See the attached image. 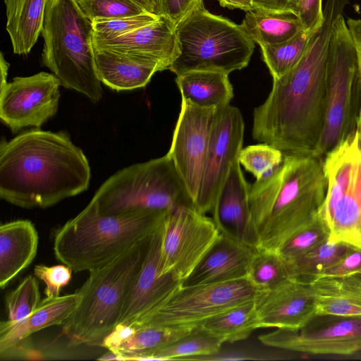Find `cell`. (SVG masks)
Wrapping results in <instances>:
<instances>
[{
  "label": "cell",
  "mask_w": 361,
  "mask_h": 361,
  "mask_svg": "<svg viewBox=\"0 0 361 361\" xmlns=\"http://www.w3.org/2000/svg\"><path fill=\"white\" fill-rule=\"evenodd\" d=\"M49 0H4L6 29L13 53L27 55L35 45L44 25Z\"/></svg>",
  "instance_id": "25"
},
{
  "label": "cell",
  "mask_w": 361,
  "mask_h": 361,
  "mask_svg": "<svg viewBox=\"0 0 361 361\" xmlns=\"http://www.w3.org/2000/svg\"><path fill=\"white\" fill-rule=\"evenodd\" d=\"M202 5H204L203 0H163L161 15L168 17L176 27Z\"/></svg>",
  "instance_id": "43"
},
{
  "label": "cell",
  "mask_w": 361,
  "mask_h": 361,
  "mask_svg": "<svg viewBox=\"0 0 361 361\" xmlns=\"http://www.w3.org/2000/svg\"><path fill=\"white\" fill-rule=\"evenodd\" d=\"M240 26L260 47L281 44L306 30L293 12L259 8L247 11Z\"/></svg>",
  "instance_id": "27"
},
{
  "label": "cell",
  "mask_w": 361,
  "mask_h": 361,
  "mask_svg": "<svg viewBox=\"0 0 361 361\" xmlns=\"http://www.w3.org/2000/svg\"><path fill=\"white\" fill-rule=\"evenodd\" d=\"M350 0H327L321 25L312 31L299 63L274 79L265 101L253 111L252 135L283 154L315 157L322 133L327 68L334 26Z\"/></svg>",
  "instance_id": "1"
},
{
  "label": "cell",
  "mask_w": 361,
  "mask_h": 361,
  "mask_svg": "<svg viewBox=\"0 0 361 361\" xmlns=\"http://www.w3.org/2000/svg\"><path fill=\"white\" fill-rule=\"evenodd\" d=\"M82 150L63 131L31 129L0 144V197L16 206L47 208L87 190Z\"/></svg>",
  "instance_id": "2"
},
{
  "label": "cell",
  "mask_w": 361,
  "mask_h": 361,
  "mask_svg": "<svg viewBox=\"0 0 361 361\" xmlns=\"http://www.w3.org/2000/svg\"><path fill=\"white\" fill-rule=\"evenodd\" d=\"M222 343L199 328L156 350L149 360H190L197 356L214 353Z\"/></svg>",
  "instance_id": "32"
},
{
  "label": "cell",
  "mask_w": 361,
  "mask_h": 361,
  "mask_svg": "<svg viewBox=\"0 0 361 361\" xmlns=\"http://www.w3.org/2000/svg\"><path fill=\"white\" fill-rule=\"evenodd\" d=\"M322 0H299L294 13L307 30L313 31L322 23Z\"/></svg>",
  "instance_id": "42"
},
{
  "label": "cell",
  "mask_w": 361,
  "mask_h": 361,
  "mask_svg": "<svg viewBox=\"0 0 361 361\" xmlns=\"http://www.w3.org/2000/svg\"><path fill=\"white\" fill-rule=\"evenodd\" d=\"M94 55L99 80L117 91L143 87L161 71L155 63L128 53L94 49Z\"/></svg>",
  "instance_id": "22"
},
{
  "label": "cell",
  "mask_w": 361,
  "mask_h": 361,
  "mask_svg": "<svg viewBox=\"0 0 361 361\" xmlns=\"http://www.w3.org/2000/svg\"><path fill=\"white\" fill-rule=\"evenodd\" d=\"M152 234L90 271L77 290L80 299L76 307L63 324L62 333L73 345L100 346L118 325L124 300L142 267Z\"/></svg>",
  "instance_id": "5"
},
{
  "label": "cell",
  "mask_w": 361,
  "mask_h": 361,
  "mask_svg": "<svg viewBox=\"0 0 361 361\" xmlns=\"http://www.w3.org/2000/svg\"><path fill=\"white\" fill-rule=\"evenodd\" d=\"M255 305L261 328L298 330L317 315L309 285L292 277L259 290Z\"/></svg>",
  "instance_id": "17"
},
{
  "label": "cell",
  "mask_w": 361,
  "mask_h": 361,
  "mask_svg": "<svg viewBox=\"0 0 361 361\" xmlns=\"http://www.w3.org/2000/svg\"><path fill=\"white\" fill-rule=\"evenodd\" d=\"M60 85L59 78L47 72L15 77L0 86L1 120L13 133L40 127L57 112Z\"/></svg>",
  "instance_id": "15"
},
{
  "label": "cell",
  "mask_w": 361,
  "mask_h": 361,
  "mask_svg": "<svg viewBox=\"0 0 361 361\" xmlns=\"http://www.w3.org/2000/svg\"><path fill=\"white\" fill-rule=\"evenodd\" d=\"M213 219L185 205L169 212L163 222L161 274H172L181 283L220 237Z\"/></svg>",
  "instance_id": "11"
},
{
  "label": "cell",
  "mask_w": 361,
  "mask_h": 361,
  "mask_svg": "<svg viewBox=\"0 0 361 361\" xmlns=\"http://www.w3.org/2000/svg\"><path fill=\"white\" fill-rule=\"evenodd\" d=\"M298 1L299 0H252L255 8L293 13Z\"/></svg>",
  "instance_id": "45"
},
{
  "label": "cell",
  "mask_w": 361,
  "mask_h": 361,
  "mask_svg": "<svg viewBox=\"0 0 361 361\" xmlns=\"http://www.w3.org/2000/svg\"><path fill=\"white\" fill-rule=\"evenodd\" d=\"M162 226L163 223L151 237L142 267L124 300L118 324L128 325L143 317L182 284L172 274H161Z\"/></svg>",
  "instance_id": "16"
},
{
  "label": "cell",
  "mask_w": 361,
  "mask_h": 361,
  "mask_svg": "<svg viewBox=\"0 0 361 361\" xmlns=\"http://www.w3.org/2000/svg\"><path fill=\"white\" fill-rule=\"evenodd\" d=\"M147 1L154 8V9L156 10L157 13L158 14H159V7H158L157 1V0H147Z\"/></svg>",
  "instance_id": "51"
},
{
  "label": "cell",
  "mask_w": 361,
  "mask_h": 361,
  "mask_svg": "<svg viewBox=\"0 0 361 361\" xmlns=\"http://www.w3.org/2000/svg\"><path fill=\"white\" fill-rule=\"evenodd\" d=\"M90 202L105 215L140 209L171 212L181 206L193 207L167 154L117 171L99 187Z\"/></svg>",
  "instance_id": "8"
},
{
  "label": "cell",
  "mask_w": 361,
  "mask_h": 361,
  "mask_svg": "<svg viewBox=\"0 0 361 361\" xmlns=\"http://www.w3.org/2000/svg\"><path fill=\"white\" fill-rule=\"evenodd\" d=\"M259 292L247 278L181 284L156 308L128 325L194 329L215 315L254 300Z\"/></svg>",
  "instance_id": "10"
},
{
  "label": "cell",
  "mask_w": 361,
  "mask_h": 361,
  "mask_svg": "<svg viewBox=\"0 0 361 361\" xmlns=\"http://www.w3.org/2000/svg\"><path fill=\"white\" fill-rule=\"evenodd\" d=\"M134 328L135 332L111 351L120 360H149L151 355L156 350L183 337L193 330L151 326Z\"/></svg>",
  "instance_id": "30"
},
{
  "label": "cell",
  "mask_w": 361,
  "mask_h": 361,
  "mask_svg": "<svg viewBox=\"0 0 361 361\" xmlns=\"http://www.w3.org/2000/svg\"><path fill=\"white\" fill-rule=\"evenodd\" d=\"M160 16L144 12L135 16L94 19L92 21V40H106L126 35L156 21Z\"/></svg>",
  "instance_id": "37"
},
{
  "label": "cell",
  "mask_w": 361,
  "mask_h": 361,
  "mask_svg": "<svg viewBox=\"0 0 361 361\" xmlns=\"http://www.w3.org/2000/svg\"><path fill=\"white\" fill-rule=\"evenodd\" d=\"M216 110L199 107L181 99L180 114L167 153L193 207L199 193Z\"/></svg>",
  "instance_id": "13"
},
{
  "label": "cell",
  "mask_w": 361,
  "mask_h": 361,
  "mask_svg": "<svg viewBox=\"0 0 361 361\" xmlns=\"http://www.w3.org/2000/svg\"><path fill=\"white\" fill-rule=\"evenodd\" d=\"M357 137H358V143L361 148V125H359L357 126Z\"/></svg>",
  "instance_id": "52"
},
{
  "label": "cell",
  "mask_w": 361,
  "mask_h": 361,
  "mask_svg": "<svg viewBox=\"0 0 361 361\" xmlns=\"http://www.w3.org/2000/svg\"><path fill=\"white\" fill-rule=\"evenodd\" d=\"M244 130L242 114L237 107L228 104L217 109L194 206L200 213L213 212L230 168L243 149Z\"/></svg>",
  "instance_id": "14"
},
{
  "label": "cell",
  "mask_w": 361,
  "mask_h": 361,
  "mask_svg": "<svg viewBox=\"0 0 361 361\" xmlns=\"http://www.w3.org/2000/svg\"><path fill=\"white\" fill-rule=\"evenodd\" d=\"M258 338L264 345L277 349L350 355L361 351V317L317 314L300 329H276Z\"/></svg>",
  "instance_id": "12"
},
{
  "label": "cell",
  "mask_w": 361,
  "mask_h": 361,
  "mask_svg": "<svg viewBox=\"0 0 361 361\" xmlns=\"http://www.w3.org/2000/svg\"><path fill=\"white\" fill-rule=\"evenodd\" d=\"M331 231L318 216L307 226L292 235L280 248L279 253L289 264L328 240Z\"/></svg>",
  "instance_id": "35"
},
{
  "label": "cell",
  "mask_w": 361,
  "mask_h": 361,
  "mask_svg": "<svg viewBox=\"0 0 361 361\" xmlns=\"http://www.w3.org/2000/svg\"><path fill=\"white\" fill-rule=\"evenodd\" d=\"M169 212L140 209L105 215L90 202L76 216L56 230L55 257L74 272L92 271L149 237Z\"/></svg>",
  "instance_id": "4"
},
{
  "label": "cell",
  "mask_w": 361,
  "mask_h": 361,
  "mask_svg": "<svg viewBox=\"0 0 361 361\" xmlns=\"http://www.w3.org/2000/svg\"><path fill=\"white\" fill-rule=\"evenodd\" d=\"M0 66H1V85H3L7 82L6 78H7L9 64L4 59V54L2 52H1Z\"/></svg>",
  "instance_id": "48"
},
{
  "label": "cell",
  "mask_w": 361,
  "mask_h": 361,
  "mask_svg": "<svg viewBox=\"0 0 361 361\" xmlns=\"http://www.w3.org/2000/svg\"><path fill=\"white\" fill-rule=\"evenodd\" d=\"M312 32L305 30L281 44L260 47L263 60L273 80L281 78L299 63Z\"/></svg>",
  "instance_id": "33"
},
{
  "label": "cell",
  "mask_w": 361,
  "mask_h": 361,
  "mask_svg": "<svg viewBox=\"0 0 361 361\" xmlns=\"http://www.w3.org/2000/svg\"><path fill=\"white\" fill-rule=\"evenodd\" d=\"M86 17L92 21L98 18H114L149 12L130 0H78Z\"/></svg>",
  "instance_id": "39"
},
{
  "label": "cell",
  "mask_w": 361,
  "mask_h": 361,
  "mask_svg": "<svg viewBox=\"0 0 361 361\" xmlns=\"http://www.w3.org/2000/svg\"><path fill=\"white\" fill-rule=\"evenodd\" d=\"M351 247L329 238L290 264L291 277L308 285L339 261Z\"/></svg>",
  "instance_id": "31"
},
{
  "label": "cell",
  "mask_w": 361,
  "mask_h": 361,
  "mask_svg": "<svg viewBox=\"0 0 361 361\" xmlns=\"http://www.w3.org/2000/svg\"><path fill=\"white\" fill-rule=\"evenodd\" d=\"M72 271L65 264L52 267L38 264L34 267L35 277L42 281L46 286L44 290L46 297L59 296L61 288L69 283Z\"/></svg>",
  "instance_id": "40"
},
{
  "label": "cell",
  "mask_w": 361,
  "mask_h": 361,
  "mask_svg": "<svg viewBox=\"0 0 361 361\" xmlns=\"http://www.w3.org/2000/svg\"><path fill=\"white\" fill-rule=\"evenodd\" d=\"M359 125H361V111H360V118H359V121H358L357 126H358Z\"/></svg>",
  "instance_id": "54"
},
{
  "label": "cell",
  "mask_w": 361,
  "mask_h": 361,
  "mask_svg": "<svg viewBox=\"0 0 361 361\" xmlns=\"http://www.w3.org/2000/svg\"><path fill=\"white\" fill-rule=\"evenodd\" d=\"M222 7L230 9H241L245 11L255 8L252 0H217Z\"/></svg>",
  "instance_id": "47"
},
{
  "label": "cell",
  "mask_w": 361,
  "mask_h": 361,
  "mask_svg": "<svg viewBox=\"0 0 361 361\" xmlns=\"http://www.w3.org/2000/svg\"><path fill=\"white\" fill-rule=\"evenodd\" d=\"M290 277V264L279 252L255 250L247 278L257 289H269Z\"/></svg>",
  "instance_id": "34"
},
{
  "label": "cell",
  "mask_w": 361,
  "mask_h": 361,
  "mask_svg": "<svg viewBox=\"0 0 361 361\" xmlns=\"http://www.w3.org/2000/svg\"><path fill=\"white\" fill-rule=\"evenodd\" d=\"M283 158L284 154L280 149L259 142L243 148L238 161L256 180H261L271 175L282 164Z\"/></svg>",
  "instance_id": "36"
},
{
  "label": "cell",
  "mask_w": 361,
  "mask_h": 361,
  "mask_svg": "<svg viewBox=\"0 0 361 361\" xmlns=\"http://www.w3.org/2000/svg\"><path fill=\"white\" fill-rule=\"evenodd\" d=\"M346 25L357 53L359 78L361 86V19L348 18Z\"/></svg>",
  "instance_id": "46"
},
{
  "label": "cell",
  "mask_w": 361,
  "mask_h": 361,
  "mask_svg": "<svg viewBox=\"0 0 361 361\" xmlns=\"http://www.w3.org/2000/svg\"><path fill=\"white\" fill-rule=\"evenodd\" d=\"M80 294L46 297L36 310L19 321L0 323V354L16 346L32 334L54 325L63 324L76 307Z\"/></svg>",
  "instance_id": "21"
},
{
  "label": "cell",
  "mask_w": 361,
  "mask_h": 361,
  "mask_svg": "<svg viewBox=\"0 0 361 361\" xmlns=\"http://www.w3.org/2000/svg\"><path fill=\"white\" fill-rule=\"evenodd\" d=\"M250 189L238 159L230 168L212 212V219L220 231L245 243L250 217Z\"/></svg>",
  "instance_id": "20"
},
{
  "label": "cell",
  "mask_w": 361,
  "mask_h": 361,
  "mask_svg": "<svg viewBox=\"0 0 361 361\" xmlns=\"http://www.w3.org/2000/svg\"><path fill=\"white\" fill-rule=\"evenodd\" d=\"M256 249L229 233L221 231L217 241L182 286L219 283L247 278Z\"/></svg>",
  "instance_id": "19"
},
{
  "label": "cell",
  "mask_w": 361,
  "mask_h": 361,
  "mask_svg": "<svg viewBox=\"0 0 361 361\" xmlns=\"http://www.w3.org/2000/svg\"><path fill=\"white\" fill-rule=\"evenodd\" d=\"M39 236L29 220H15L0 226V287L4 289L36 256Z\"/></svg>",
  "instance_id": "23"
},
{
  "label": "cell",
  "mask_w": 361,
  "mask_h": 361,
  "mask_svg": "<svg viewBox=\"0 0 361 361\" xmlns=\"http://www.w3.org/2000/svg\"><path fill=\"white\" fill-rule=\"evenodd\" d=\"M355 272H361V248L351 247L339 261L323 271L318 277Z\"/></svg>",
  "instance_id": "44"
},
{
  "label": "cell",
  "mask_w": 361,
  "mask_h": 361,
  "mask_svg": "<svg viewBox=\"0 0 361 361\" xmlns=\"http://www.w3.org/2000/svg\"><path fill=\"white\" fill-rule=\"evenodd\" d=\"M175 81L181 99L199 107L219 109L233 97L228 75L224 73L192 71L177 75Z\"/></svg>",
  "instance_id": "26"
},
{
  "label": "cell",
  "mask_w": 361,
  "mask_h": 361,
  "mask_svg": "<svg viewBox=\"0 0 361 361\" xmlns=\"http://www.w3.org/2000/svg\"><path fill=\"white\" fill-rule=\"evenodd\" d=\"M40 302L39 284L35 277H25L6 298L8 320L19 321L32 314Z\"/></svg>",
  "instance_id": "38"
},
{
  "label": "cell",
  "mask_w": 361,
  "mask_h": 361,
  "mask_svg": "<svg viewBox=\"0 0 361 361\" xmlns=\"http://www.w3.org/2000/svg\"><path fill=\"white\" fill-rule=\"evenodd\" d=\"M197 328L222 343L244 340L255 330L261 328L255 300L215 315Z\"/></svg>",
  "instance_id": "29"
},
{
  "label": "cell",
  "mask_w": 361,
  "mask_h": 361,
  "mask_svg": "<svg viewBox=\"0 0 361 361\" xmlns=\"http://www.w3.org/2000/svg\"><path fill=\"white\" fill-rule=\"evenodd\" d=\"M308 285L317 314L361 317V272L319 276Z\"/></svg>",
  "instance_id": "24"
},
{
  "label": "cell",
  "mask_w": 361,
  "mask_h": 361,
  "mask_svg": "<svg viewBox=\"0 0 361 361\" xmlns=\"http://www.w3.org/2000/svg\"><path fill=\"white\" fill-rule=\"evenodd\" d=\"M93 49L128 53L169 70L180 54L176 26L166 16L126 35L106 40H92Z\"/></svg>",
  "instance_id": "18"
},
{
  "label": "cell",
  "mask_w": 361,
  "mask_h": 361,
  "mask_svg": "<svg viewBox=\"0 0 361 361\" xmlns=\"http://www.w3.org/2000/svg\"><path fill=\"white\" fill-rule=\"evenodd\" d=\"M157 4H158L159 10V13L161 15V8L163 0H157Z\"/></svg>",
  "instance_id": "53"
},
{
  "label": "cell",
  "mask_w": 361,
  "mask_h": 361,
  "mask_svg": "<svg viewBox=\"0 0 361 361\" xmlns=\"http://www.w3.org/2000/svg\"><path fill=\"white\" fill-rule=\"evenodd\" d=\"M99 360H120L119 357L115 353H114L111 351H109V353L104 355L103 356L99 357Z\"/></svg>",
  "instance_id": "50"
},
{
  "label": "cell",
  "mask_w": 361,
  "mask_h": 361,
  "mask_svg": "<svg viewBox=\"0 0 361 361\" xmlns=\"http://www.w3.org/2000/svg\"><path fill=\"white\" fill-rule=\"evenodd\" d=\"M41 35L42 65L65 88L99 102L103 90L95 68L92 21L78 0H49Z\"/></svg>",
  "instance_id": "6"
},
{
  "label": "cell",
  "mask_w": 361,
  "mask_h": 361,
  "mask_svg": "<svg viewBox=\"0 0 361 361\" xmlns=\"http://www.w3.org/2000/svg\"><path fill=\"white\" fill-rule=\"evenodd\" d=\"M130 1L140 5V6L144 8L146 11H147L150 13L157 14L154 8L150 4V3L147 0H130Z\"/></svg>",
  "instance_id": "49"
},
{
  "label": "cell",
  "mask_w": 361,
  "mask_h": 361,
  "mask_svg": "<svg viewBox=\"0 0 361 361\" xmlns=\"http://www.w3.org/2000/svg\"><path fill=\"white\" fill-rule=\"evenodd\" d=\"M280 354L271 351L253 350H221L216 352L192 358L190 360L226 361V360H281Z\"/></svg>",
  "instance_id": "41"
},
{
  "label": "cell",
  "mask_w": 361,
  "mask_h": 361,
  "mask_svg": "<svg viewBox=\"0 0 361 361\" xmlns=\"http://www.w3.org/2000/svg\"><path fill=\"white\" fill-rule=\"evenodd\" d=\"M330 230V240L361 248L360 147L350 184L335 207Z\"/></svg>",
  "instance_id": "28"
},
{
  "label": "cell",
  "mask_w": 361,
  "mask_h": 361,
  "mask_svg": "<svg viewBox=\"0 0 361 361\" xmlns=\"http://www.w3.org/2000/svg\"><path fill=\"white\" fill-rule=\"evenodd\" d=\"M360 111L361 86L357 53L341 16L334 26L329 46L325 117L316 157L323 159L356 133Z\"/></svg>",
  "instance_id": "9"
},
{
  "label": "cell",
  "mask_w": 361,
  "mask_h": 361,
  "mask_svg": "<svg viewBox=\"0 0 361 361\" xmlns=\"http://www.w3.org/2000/svg\"><path fill=\"white\" fill-rule=\"evenodd\" d=\"M326 192L322 159L284 154L271 175L250 185L247 243L258 250L279 252L318 216Z\"/></svg>",
  "instance_id": "3"
},
{
  "label": "cell",
  "mask_w": 361,
  "mask_h": 361,
  "mask_svg": "<svg viewBox=\"0 0 361 361\" xmlns=\"http://www.w3.org/2000/svg\"><path fill=\"white\" fill-rule=\"evenodd\" d=\"M180 54L169 71L176 75L192 71L229 74L245 68L255 42L240 25L209 12L202 5L176 27Z\"/></svg>",
  "instance_id": "7"
}]
</instances>
